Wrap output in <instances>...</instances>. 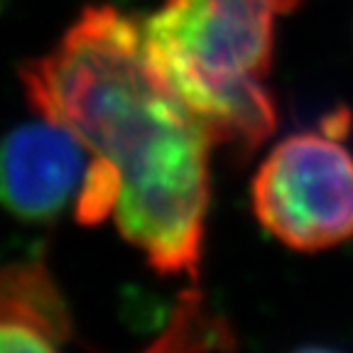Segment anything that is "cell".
Returning <instances> with one entry per match:
<instances>
[{"instance_id": "cell-1", "label": "cell", "mask_w": 353, "mask_h": 353, "mask_svg": "<svg viewBox=\"0 0 353 353\" xmlns=\"http://www.w3.org/2000/svg\"><path fill=\"white\" fill-rule=\"evenodd\" d=\"M37 116L72 130L116 184L110 219L160 275L199 277L211 138L150 61L143 22L88 6L54 47L20 66Z\"/></svg>"}, {"instance_id": "cell-2", "label": "cell", "mask_w": 353, "mask_h": 353, "mask_svg": "<svg viewBox=\"0 0 353 353\" xmlns=\"http://www.w3.org/2000/svg\"><path fill=\"white\" fill-rule=\"evenodd\" d=\"M304 0H165L143 22L150 61L192 108L211 143L245 160L275 132L265 79L275 20Z\"/></svg>"}, {"instance_id": "cell-3", "label": "cell", "mask_w": 353, "mask_h": 353, "mask_svg": "<svg viewBox=\"0 0 353 353\" xmlns=\"http://www.w3.org/2000/svg\"><path fill=\"white\" fill-rule=\"evenodd\" d=\"M255 219L299 253L353 236V154L334 135L297 132L270 150L250 184Z\"/></svg>"}, {"instance_id": "cell-4", "label": "cell", "mask_w": 353, "mask_h": 353, "mask_svg": "<svg viewBox=\"0 0 353 353\" xmlns=\"http://www.w3.org/2000/svg\"><path fill=\"white\" fill-rule=\"evenodd\" d=\"M88 150L72 130L39 116L0 140V206L22 221H52L77 204Z\"/></svg>"}, {"instance_id": "cell-5", "label": "cell", "mask_w": 353, "mask_h": 353, "mask_svg": "<svg viewBox=\"0 0 353 353\" xmlns=\"http://www.w3.org/2000/svg\"><path fill=\"white\" fill-rule=\"evenodd\" d=\"M0 321L32 326L54 341L72 334L69 309L42 260L0 268Z\"/></svg>"}, {"instance_id": "cell-6", "label": "cell", "mask_w": 353, "mask_h": 353, "mask_svg": "<svg viewBox=\"0 0 353 353\" xmlns=\"http://www.w3.org/2000/svg\"><path fill=\"white\" fill-rule=\"evenodd\" d=\"M0 353H59L57 341L32 326L0 321Z\"/></svg>"}, {"instance_id": "cell-7", "label": "cell", "mask_w": 353, "mask_h": 353, "mask_svg": "<svg viewBox=\"0 0 353 353\" xmlns=\"http://www.w3.org/2000/svg\"><path fill=\"white\" fill-rule=\"evenodd\" d=\"M292 353H343L339 348H329V346H304V348H297Z\"/></svg>"}]
</instances>
